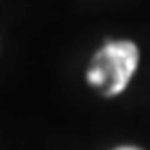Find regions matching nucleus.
I'll use <instances>...</instances> for the list:
<instances>
[{
	"instance_id": "nucleus-1",
	"label": "nucleus",
	"mask_w": 150,
	"mask_h": 150,
	"mask_svg": "<svg viewBox=\"0 0 150 150\" xmlns=\"http://www.w3.org/2000/svg\"><path fill=\"white\" fill-rule=\"evenodd\" d=\"M138 61H140L138 46L127 40L106 42L94 54L92 63L100 65L106 71V77H108V86L102 92L104 96H115V94H119L127 88L131 75L138 69Z\"/></svg>"
},
{
	"instance_id": "nucleus-2",
	"label": "nucleus",
	"mask_w": 150,
	"mask_h": 150,
	"mask_svg": "<svg viewBox=\"0 0 150 150\" xmlns=\"http://www.w3.org/2000/svg\"><path fill=\"white\" fill-rule=\"evenodd\" d=\"M115 150H142V148H136V146H119Z\"/></svg>"
}]
</instances>
